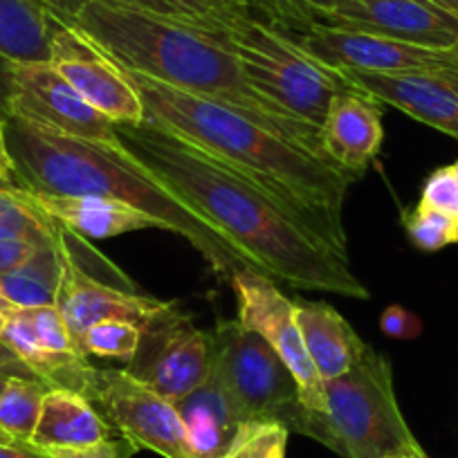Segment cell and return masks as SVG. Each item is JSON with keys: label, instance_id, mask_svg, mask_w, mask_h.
I'll return each instance as SVG.
<instances>
[{"label": "cell", "instance_id": "obj_45", "mask_svg": "<svg viewBox=\"0 0 458 458\" xmlns=\"http://www.w3.org/2000/svg\"><path fill=\"white\" fill-rule=\"evenodd\" d=\"M452 169H454V174H456V178H458V162H454Z\"/></svg>", "mask_w": 458, "mask_h": 458}, {"label": "cell", "instance_id": "obj_25", "mask_svg": "<svg viewBox=\"0 0 458 458\" xmlns=\"http://www.w3.org/2000/svg\"><path fill=\"white\" fill-rule=\"evenodd\" d=\"M122 3L214 37H225L229 19L236 14L234 10H220L207 0H122Z\"/></svg>", "mask_w": 458, "mask_h": 458}, {"label": "cell", "instance_id": "obj_4", "mask_svg": "<svg viewBox=\"0 0 458 458\" xmlns=\"http://www.w3.org/2000/svg\"><path fill=\"white\" fill-rule=\"evenodd\" d=\"M3 140L16 187L47 196L126 202L156 218L162 229L189 241L216 275L232 279L236 270H254L207 216L106 144L52 133L14 114L3 117Z\"/></svg>", "mask_w": 458, "mask_h": 458}, {"label": "cell", "instance_id": "obj_38", "mask_svg": "<svg viewBox=\"0 0 458 458\" xmlns=\"http://www.w3.org/2000/svg\"><path fill=\"white\" fill-rule=\"evenodd\" d=\"M0 187H16L10 157H7L5 151V140H3V117H0Z\"/></svg>", "mask_w": 458, "mask_h": 458}, {"label": "cell", "instance_id": "obj_46", "mask_svg": "<svg viewBox=\"0 0 458 458\" xmlns=\"http://www.w3.org/2000/svg\"><path fill=\"white\" fill-rule=\"evenodd\" d=\"M427 3H431V0H427Z\"/></svg>", "mask_w": 458, "mask_h": 458}, {"label": "cell", "instance_id": "obj_11", "mask_svg": "<svg viewBox=\"0 0 458 458\" xmlns=\"http://www.w3.org/2000/svg\"><path fill=\"white\" fill-rule=\"evenodd\" d=\"M81 395L135 449H151L165 458H193L175 404L148 389L126 369L92 367Z\"/></svg>", "mask_w": 458, "mask_h": 458}, {"label": "cell", "instance_id": "obj_31", "mask_svg": "<svg viewBox=\"0 0 458 458\" xmlns=\"http://www.w3.org/2000/svg\"><path fill=\"white\" fill-rule=\"evenodd\" d=\"M50 458H131L138 449L126 438H108L90 447H47Z\"/></svg>", "mask_w": 458, "mask_h": 458}, {"label": "cell", "instance_id": "obj_39", "mask_svg": "<svg viewBox=\"0 0 458 458\" xmlns=\"http://www.w3.org/2000/svg\"><path fill=\"white\" fill-rule=\"evenodd\" d=\"M207 3L220 7V10L250 12V14L259 16V0H207Z\"/></svg>", "mask_w": 458, "mask_h": 458}, {"label": "cell", "instance_id": "obj_6", "mask_svg": "<svg viewBox=\"0 0 458 458\" xmlns=\"http://www.w3.org/2000/svg\"><path fill=\"white\" fill-rule=\"evenodd\" d=\"M225 41L241 61L248 81L263 97L317 129L324 124L335 97L360 92L339 70L308 56L250 12H236L229 19Z\"/></svg>", "mask_w": 458, "mask_h": 458}, {"label": "cell", "instance_id": "obj_43", "mask_svg": "<svg viewBox=\"0 0 458 458\" xmlns=\"http://www.w3.org/2000/svg\"><path fill=\"white\" fill-rule=\"evenodd\" d=\"M385 458H422V456H413V454H389V456H385Z\"/></svg>", "mask_w": 458, "mask_h": 458}, {"label": "cell", "instance_id": "obj_34", "mask_svg": "<svg viewBox=\"0 0 458 458\" xmlns=\"http://www.w3.org/2000/svg\"><path fill=\"white\" fill-rule=\"evenodd\" d=\"M38 5L64 25H72L74 19L81 14V10L86 5H90L92 0H37Z\"/></svg>", "mask_w": 458, "mask_h": 458}, {"label": "cell", "instance_id": "obj_8", "mask_svg": "<svg viewBox=\"0 0 458 458\" xmlns=\"http://www.w3.org/2000/svg\"><path fill=\"white\" fill-rule=\"evenodd\" d=\"M64 276H61L56 308L77 342L97 321L122 319L148 328L157 317L175 306V301L151 297L133 279L97 252L86 236L56 223Z\"/></svg>", "mask_w": 458, "mask_h": 458}, {"label": "cell", "instance_id": "obj_41", "mask_svg": "<svg viewBox=\"0 0 458 458\" xmlns=\"http://www.w3.org/2000/svg\"><path fill=\"white\" fill-rule=\"evenodd\" d=\"M431 3H434V5H438V7H443V10L452 12V14H456V16H458V0H431Z\"/></svg>", "mask_w": 458, "mask_h": 458}, {"label": "cell", "instance_id": "obj_3", "mask_svg": "<svg viewBox=\"0 0 458 458\" xmlns=\"http://www.w3.org/2000/svg\"><path fill=\"white\" fill-rule=\"evenodd\" d=\"M70 28L79 30L122 68L229 106L326 160L319 129L263 97L248 81L225 37L174 23L122 0H92Z\"/></svg>", "mask_w": 458, "mask_h": 458}, {"label": "cell", "instance_id": "obj_18", "mask_svg": "<svg viewBox=\"0 0 458 458\" xmlns=\"http://www.w3.org/2000/svg\"><path fill=\"white\" fill-rule=\"evenodd\" d=\"M23 196L47 218L65 225L86 239H113V236L140 232V229H162L160 223L144 211L126 202L108 200V198L47 196V193H32L25 189Z\"/></svg>", "mask_w": 458, "mask_h": 458}, {"label": "cell", "instance_id": "obj_9", "mask_svg": "<svg viewBox=\"0 0 458 458\" xmlns=\"http://www.w3.org/2000/svg\"><path fill=\"white\" fill-rule=\"evenodd\" d=\"M266 19L276 30L312 23L434 50L458 47V16L427 0H353L337 12H308L290 0H266Z\"/></svg>", "mask_w": 458, "mask_h": 458}, {"label": "cell", "instance_id": "obj_2", "mask_svg": "<svg viewBox=\"0 0 458 458\" xmlns=\"http://www.w3.org/2000/svg\"><path fill=\"white\" fill-rule=\"evenodd\" d=\"M117 68L138 92L144 120L187 140L252 180L312 239L351 261L342 220L344 198L355 182L351 175L299 144L279 138L239 110L122 65Z\"/></svg>", "mask_w": 458, "mask_h": 458}, {"label": "cell", "instance_id": "obj_7", "mask_svg": "<svg viewBox=\"0 0 458 458\" xmlns=\"http://www.w3.org/2000/svg\"><path fill=\"white\" fill-rule=\"evenodd\" d=\"M211 376L245 420H270L310 438L312 422L299 385L270 344L239 319H220L209 330Z\"/></svg>", "mask_w": 458, "mask_h": 458}, {"label": "cell", "instance_id": "obj_28", "mask_svg": "<svg viewBox=\"0 0 458 458\" xmlns=\"http://www.w3.org/2000/svg\"><path fill=\"white\" fill-rule=\"evenodd\" d=\"M403 225L409 241L422 252H440L458 245V220L443 211L416 205L411 211H404Z\"/></svg>", "mask_w": 458, "mask_h": 458}, {"label": "cell", "instance_id": "obj_30", "mask_svg": "<svg viewBox=\"0 0 458 458\" xmlns=\"http://www.w3.org/2000/svg\"><path fill=\"white\" fill-rule=\"evenodd\" d=\"M418 205L443 211V214L458 220V178L452 165L440 166L425 180Z\"/></svg>", "mask_w": 458, "mask_h": 458}, {"label": "cell", "instance_id": "obj_5", "mask_svg": "<svg viewBox=\"0 0 458 458\" xmlns=\"http://www.w3.org/2000/svg\"><path fill=\"white\" fill-rule=\"evenodd\" d=\"M324 395L319 443L342 458H385L389 454L427 458L400 411L391 364L371 346L351 371L324 382Z\"/></svg>", "mask_w": 458, "mask_h": 458}, {"label": "cell", "instance_id": "obj_12", "mask_svg": "<svg viewBox=\"0 0 458 458\" xmlns=\"http://www.w3.org/2000/svg\"><path fill=\"white\" fill-rule=\"evenodd\" d=\"M126 371L169 403H178L209 382V333L198 328L175 303L144 328L138 353L126 364Z\"/></svg>", "mask_w": 458, "mask_h": 458}, {"label": "cell", "instance_id": "obj_10", "mask_svg": "<svg viewBox=\"0 0 458 458\" xmlns=\"http://www.w3.org/2000/svg\"><path fill=\"white\" fill-rule=\"evenodd\" d=\"M229 284L239 303V321L245 328L261 335L290 369L299 385L303 407L310 416V438L321 440V422H324L326 411L324 380L308 355L297 321V301L285 297L276 288V281L248 267L236 270Z\"/></svg>", "mask_w": 458, "mask_h": 458}, {"label": "cell", "instance_id": "obj_35", "mask_svg": "<svg viewBox=\"0 0 458 458\" xmlns=\"http://www.w3.org/2000/svg\"><path fill=\"white\" fill-rule=\"evenodd\" d=\"M0 376L3 377H28V380H38L37 373L0 339Z\"/></svg>", "mask_w": 458, "mask_h": 458}, {"label": "cell", "instance_id": "obj_27", "mask_svg": "<svg viewBox=\"0 0 458 458\" xmlns=\"http://www.w3.org/2000/svg\"><path fill=\"white\" fill-rule=\"evenodd\" d=\"M144 328L133 324V321L122 319H106L92 324L86 333L81 335L79 344L88 355L104 360H120V362L131 364L142 342Z\"/></svg>", "mask_w": 458, "mask_h": 458}, {"label": "cell", "instance_id": "obj_23", "mask_svg": "<svg viewBox=\"0 0 458 458\" xmlns=\"http://www.w3.org/2000/svg\"><path fill=\"white\" fill-rule=\"evenodd\" d=\"M61 276L64 263L55 232V239L41 245L23 266L0 275V293L19 308L56 306Z\"/></svg>", "mask_w": 458, "mask_h": 458}, {"label": "cell", "instance_id": "obj_47", "mask_svg": "<svg viewBox=\"0 0 458 458\" xmlns=\"http://www.w3.org/2000/svg\"><path fill=\"white\" fill-rule=\"evenodd\" d=\"M0 189H5V187H0Z\"/></svg>", "mask_w": 458, "mask_h": 458}, {"label": "cell", "instance_id": "obj_29", "mask_svg": "<svg viewBox=\"0 0 458 458\" xmlns=\"http://www.w3.org/2000/svg\"><path fill=\"white\" fill-rule=\"evenodd\" d=\"M290 431L279 422L245 420L225 458H285Z\"/></svg>", "mask_w": 458, "mask_h": 458}, {"label": "cell", "instance_id": "obj_17", "mask_svg": "<svg viewBox=\"0 0 458 458\" xmlns=\"http://www.w3.org/2000/svg\"><path fill=\"white\" fill-rule=\"evenodd\" d=\"M380 101L362 92H342L328 106L319 135L324 157L339 171L360 180L373 157L380 153L382 129Z\"/></svg>", "mask_w": 458, "mask_h": 458}, {"label": "cell", "instance_id": "obj_1", "mask_svg": "<svg viewBox=\"0 0 458 458\" xmlns=\"http://www.w3.org/2000/svg\"><path fill=\"white\" fill-rule=\"evenodd\" d=\"M196 207L227 236L254 270L294 290L369 299L349 259L312 239L252 180L166 129L114 124L101 142Z\"/></svg>", "mask_w": 458, "mask_h": 458}, {"label": "cell", "instance_id": "obj_21", "mask_svg": "<svg viewBox=\"0 0 458 458\" xmlns=\"http://www.w3.org/2000/svg\"><path fill=\"white\" fill-rule=\"evenodd\" d=\"M108 438H113V427L86 395L70 389H50L30 443L41 449L90 447Z\"/></svg>", "mask_w": 458, "mask_h": 458}, {"label": "cell", "instance_id": "obj_16", "mask_svg": "<svg viewBox=\"0 0 458 458\" xmlns=\"http://www.w3.org/2000/svg\"><path fill=\"white\" fill-rule=\"evenodd\" d=\"M360 92L382 106L403 110L420 124L458 140L456 72H362L339 70Z\"/></svg>", "mask_w": 458, "mask_h": 458}, {"label": "cell", "instance_id": "obj_32", "mask_svg": "<svg viewBox=\"0 0 458 458\" xmlns=\"http://www.w3.org/2000/svg\"><path fill=\"white\" fill-rule=\"evenodd\" d=\"M380 330L391 339H416L422 333V321L411 310L394 303L382 310Z\"/></svg>", "mask_w": 458, "mask_h": 458}, {"label": "cell", "instance_id": "obj_37", "mask_svg": "<svg viewBox=\"0 0 458 458\" xmlns=\"http://www.w3.org/2000/svg\"><path fill=\"white\" fill-rule=\"evenodd\" d=\"M290 3L308 12H337L353 0H290Z\"/></svg>", "mask_w": 458, "mask_h": 458}, {"label": "cell", "instance_id": "obj_48", "mask_svg": "<svg viewBox=\"0 0 458 458\" xmlns=\"http://www.w3.org/2000/svg\"><path fill=\"white\" fill-rule=\"evenodd\" d=\"M456 74H458V70H456Z\"/></svg>", "mask_w": 458, "mask_h": 458}, {"label": "cell", "instance_id": "obj_19", "mask_svg": "<svg viewBox=\"0 0 458 458\" xmlns=\"http://www.w3.org/2000/svg\"><path fill=\"white\" fill-rule=\"evenodd\" d=\"M297 321L321 380H335L360 362L367 344L342 312L324 301H297Z\"/></svg>", "mask_w": 458, "mask_h": 458}, {"label": "cell", "instance_id": "obj_26", "mask_svg": "<svg viewBox=\"0 0 458 458\" xmlns=\"http://www.w3.org/2000/svg\"><path fill=\"white\" fill-rule=\"evenodd\" d=\"M55 220L38 211L21 187L0 189V241L7 239H50Z\"/></svg>", "mask_w": 458, "mask_h": 458}, {"label": "cell", "instance_id": "obj_36", "mask_svg": "<svg viewBox=\"0 0 458 458\" xmlns=\"http://www.w3.org/2000/svg\"><path fill=\"white\" fill-rule=\"evenodd\" d=\"M0 458H50L46 449L37 447L32 443H14L0 445Z\"/></svg>", "mask_w": 458, "mask_h": 458}, {"label": "cell", "instance_id": "obj_20", "mask_svg": "<svg viewBox=\"0 0 458 458\" xmlns=\"http://www.w3.org/2000/svg\"><path fill=\"white\" fill-rule=\"evenodd\" d=\"M182 418L193 458H225L239 434L241 418L214 376L207 385L174 403Z\"/></svg>", "mask_w": 458, "mask_h": 458}, {"label": "cell", "instance_id": "obj_44", "mask_svg": "<svg viewBox=\"0 0 458 458\" xmlns=\"http://www.w3.org/2000/svg\"><path fill=\"white\" fill-rule=\"evenodd\" d=\"M7 380H10V377H3V376H0V394H3V389H5Z\"/></svg>", "mask_w": 458, "mask_h": 458}, {"label": "cell", "instance_id": "obj_22", "mask_svg": "<svg viewBox=\"0 0 458 458\" xmlns=\"http://www.w3.org/2000/svg\"><path fill=\"white\" fill-rule=\"evenodd\" d=\"M56 25L37 0H0V56L12 64H50Z\"/></svg>", "mask_w": 458, "mask_h": 458}, {"label": "cell", "instance_id": "obj_24", "mask_svg": "<svg viewBox=\"0 0 458 458\" xmlns=\"http://www.w3.org/2000/svg\"><path fill=\"white\" fill-rule=\"evenodd\" d=\"M50 389L43 380L10 377L0 394V427L21 443H30Z\"/></svg>", "mask_w": 458, "mask_h": 458}, {"label": "cell", "instance_id": "obj_33", "mask_svg": "<svg viewBox=\"0 0 458 458\" xmlns=\"http://www.w3.org/2000/svg\"><path fill=\"white\" fill-rule=\"evenodd\" d=\"M55 239V234L50 239H7L0 241V275H7V272L16 270L19 266H23L34 252H37L41 245H46L47 241Z\"/></svg>", "mask_w": 458, "mask_h": 458}, {"label": "cell", "instance_id": "obj_13", "mask_svg": "<svg viewBox=\"0 0 458 458\" xmlns=\"http://www.w3.org/2000/svg\"><path fill=\"white\" fill-rule=\"evenodd\" d=\"M276 30V28H275ZM290 43L319 64L335 70H362V72H456L458 47L434 50L360 32L297 23L276 30Z\"/></svg>", "mask_w": 458, "mask_h": 458}, {"label": "cell", "instance_id": "obj_40", "mask_svg": "<svg viewBox=\"0 0 458 458\" xmlns=\"http://www.w3.org/2000/svg\"><path fill=\"white\" fill-rule=\"evenodd\" d=\"M16 308H19V306H14V303H12L10 299L5 297V294L0 293V328H3V326H5L7 317H10L12 312L16 310Z\"/></svg>", "mask_w": 458, "mask_h": 458}, {"label": "cell", "instance_id": "obj_42", "mask_svg": "<svg viewBox=\"0 0 458 458\" xmlns=\"http://www.w3.org/2000/svg\"><path fill=\"white\" fill-rule=\"evenodd\" d=\"M14 443H21V440H16L14 436H10L3 427H0V445H14Z\"/></svg>", "mask_w": 458, "mask_h": 458}, {"label": "cell", "instance_id": "obj_15", "mask_svg": "<svg viewBox=\"0 0 458 458\" xmlns=\"http://www.w3.org/2000/svg\"><path fill=\"white\" fill-rule=\"evenodd\" d=\"M52 68L113 124L144 122V106L129 79L79 30L59 23L52 37Z\"/></svg>", "mask_w": 458, "mask_h": 458}, {"label": "cell", "instance_id": "obj_14", "mask_svg": "<svg viewBox=\"0 0 458 458\" xmlns=\"http://www.w3.org/2000/svg\"><path fill=\"white\" fill-rule=\"evenodd\" d=\"M7 114L88 142H108L114 131L113 122L92 108L52 64L12 65Z\"/></svg>", "mask_w": 458, "mask_h": 458}]
</instances>
